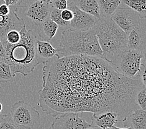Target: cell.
<instances>
[{"instance_id":"obj_17","label":"cell","mask_w":146,"mask_h":129,"mask_svg":"<svg viewBox=\"0 0 146 129\" xmlns=\"http://www.w3.org/2000/svg\"><path fill=\"white\" fill-rule=\"evenodd\" d=\"M72 2L81 11L100 18L99 6L96 0H73Z\"/></svg>"},{"instance_id":"obj_33","label":"cell","mask_w":146,"mask_h":129,"mask_svg":"<svg viewBox=\"0 0 146 129\" xmlns=\"http://www.w3.org/2000/svg\"><path fill=\"white\" fill-rule=\"evenodd\" d=\"M3 117H4V114H0V123H1V122L2 119H3Z\"/></svg>"},{"instance_id":"obj_15","label":"cell","mask_w":146,"mask_h":129,"mask_svg":"<svg viewBox=\"0 0 146 129\" xmlns=\"http://www.w3.org/2000/svg\"><path fill=\"white\" fill-rule=\"evenodd\" d=\"M36 48L38 57L43 64L55 57L57 54V49L54 48L49 42L41 40L38 38L36 40Z\"/></svg>"},{"instance_id":"obj_6","label":"cell","mask_w":146,"mask_h":129,"mask_svg":"<svg viewBox=\"0 0 146 129\" xmlns=\"http://www.w3.org/2000/svg\"><path fill=\"white\" fill-rule=\"evenodd\" d=\"M10 115L13 120L20 126L31 129L39 120L40 114L29 103L20 101L11 107Z\"/></svg>"},{"instance_id":"obj_14","label":"cell","mask_w":146,"mask_h":129,"mask_svg":"<svg viewBox=\"0 0 146 129\" xmlns=\"http://www.w3.org/2000/svg\"><path fill=\"white\" fill-rule=\"evenodd\" d=\"M58 27L56 23L50 18H48L39 26H37L36 31H34L38 39L41 40L49 42L55 37Z\"/></svg>"},{"instance_id":"obj_3","label":"cell","mask_w":146,"mask_h":129,"mask_svg":"<svg viewBox=\"0 0 146 129\" xmlns=\"http://www.w3.org/2000/svg\"><path fill=\"white\" fill-rule=\"evenodd\" d=\"M57 56L87 55L102 58V52L93 29L82 31L72 29L62 31Z\"/></svg>"},{"instance_id":"obj_9","label":"cell","mask_w":146,"mask_h":129,"mask_svg":"<svg viewBox=\"0 0 146 129\" xmlns=\"http://www.w3.org/2000/svg\"><path fill=\"white\" fill-rule=\"evenodd\" d=\"M79 113L64 112L58 115L51 124V129H87L92 126Z\"/></svg>"},{"instance_id":"obj_21","label":"cell","mask_w":146,"mask_h":129,"mask_svg":"<svg viewBox=\"0 0 146 129\" xmlns=\"http://www.w3.org/2000/svg\"><path fill=\"white\" fill-rule=\"evenodd\" d=\"M0 129H29L26 127L16 124L12 119L10 114H4L3 119L0 123Z\"/></svg>"},{"instance_id":"obj_32","label":"cell","mask_w":146,"mask_h":129,"mask_svg":"<svg viewBox=\"0 0 146 129\" xmlns=\"http://www.w3.org/2000/svg\"><path fill=\"white\" fill-rule=\"evenodd\" d=\"M3 110V104L1 103H0V114L1 113Z\"/></svg>"},{"instance_id":"obj_27","label":"cell","mask_w":146,"mask_h":129,"mask_svg":"<svg viewBox=\"0 0 146 129\" xmlns=\"http://www.w3.org/2000/svg\"><path fill=\"white\" fill-rule=\"evenodd\" d=\"M11 12V8L6 4L0 5V15L8 16Z\"/></svg>"},{"instance_id":"obj_30","label":"cell","mask_w":146,"mask_h":129,"mask_svg":"<svg viewBox=\"0 0 146 129\" xmlns=\"http://www.w3.org/2000/svg\"><path fill=\"white\" fill-rule=\"evenodd\" d=\"M110 129H134V128L132 127L131 126H129V127H126V128H120V127H118L115 126V125H114L113 127H111Z\"/></svg>"},{"instance_id":"obj_16","label":"cell","mask_w":146,"mask_h":129,"mask_svg":"<svg viewBox=\"0 0 146 129\" xmlns=\"http://www.w3.org/2000/svg\"><path fill=\"white\" fill-rule=\"evenodd\" d=\"M126 121H128L134 129H146L145 110L137 107L132 111Z\"/></svg>"},{"instance_id":"obj_22","label":"cell","mask_w":146,"mask_h":129,"mask_svg":"<svg viewBox=\"0 0 146 129\" xmlns=\"http://www.w3.org/2000/svg\"><path fill=\"white\" fill-rule=\"evenodd\" d=\"M15 78L9 65L5 62L0 61V80L1 81H10Z\"/></svg>"},{"instance_id":"obj_12","label":"cell","mask_w":146,"mask_h":129,"mask_svg":"<svg viewBox=\"0 0 146 129\" xmlns=\"http://www.w3.org/2000/svg\"><path fill=\"white\" fill-rule=\"evenodd\" d=\"M127 48L145 54L146 34L145 26L142 23L127 34Z\"/></svg>"},{"instance_id":"obj_36","label":"cell","mask_w":146,"mask_h":129,"mask_svg":"<svg viewBox=\"0 0 146 129\" xmlns=\"http://www.w3.org/2000/svg\"><path fill=\"white\" fill-rule=\"evenodd\" d=\"M67 1H68V3H70V2H72L73 0H67Z\"/></svg>"},{"instance_id":"obj_2","label":"cell","mask_w":146,"mask_h":129,"mask_svg":"<svg viewBox=\"0 0 146 129\" xmlns=\"http://www.w3.org/2000/svg\"><path fill=\"white\" fill-rule=\"evenodd\" d=\"M19 32L21 40L18 44L11 45L1 41L6 51L5 62L9 65L14 77L18 73L27 76L42 63L36 52L37 37L35 31L27 30L24 24Z\"/></svg>"},{"instance_id":"obj_35","label":"cell","mask_w":146,"mask_h":129,"mask_svg":"<svg viewBox=\"0 0 146 129\" xmlns=\"http://www.w3.org/2000/svg\"><path fill=\"white\" fill-rule=\"evenodd\" d=\"M1 89H2V88H1V85H0V92L1 91Z\"/></svg>"},{"instance_id":"obj_4","label":"cell","mask_w":146,"mask_h":129,"mask_svg":"<svg viewBox=\"0 0 146 129\" xmlns=\"http://www.w3.org/2000/svg\"><path fill=\"white\" fill-rule=\"evenodd\" d=\"M98 39L102 58L109 62L127 48V34L117 26L111 17H100L92 28Z\"/></svg>"},{"instance_id":"obj_18","label":"cell","mask_w":146,"mask_h":129,"mask_svg":"<svg viewBox=\"0 0 146 129\" xmlns=\"http://www.w3.org/2000/svg\"><path fill=\"white\" fill-rule=\"evenodd\" d=\"M98 3L100 17H111L119 8L121 0H96Z\"/></svg>"},{"instance_id":"obj_10","label":"cell","mask_w":146,"mask_h":129,"mask_svg":"<svg viewBox=\"0 0 146 129\" xmlns=\"http://www.w3.org/2000/svg\"><path fill=\"white\" fill-rule=\"evenodd\" d=\"M68 8L74 13V17L70 22V29L82 31L91 30L100 19L81 11L72 1L68 3Z\"/></svg>"},{"instance_id":"obj_31","label":"cell","mask_w":146,"mask_h":129,"mask_svg":"<svg viewBox=\"0 0 146 129\" xmlns=\"http://www.w3.org/2000/svg\"><path fill=\"white\" fill-rule=\"evenodd\" d=\"M36 1L43 2V3H47V4H50L52 0H36Z\"/></svg>"},{"instance_id":"obj_5","label":"cell","mask_w":146,"mask_h":129,"mask_svg":"<svg viewBox=\"0 0 146 129\" xmlns=\"http://www.w3.org/2000/svg\"><path fill=\"white\" fill-rule=\"evenodd\" d=\"M121 75L128 78L141 80V75L145 71V54L127 49L111 62Z\"/></svg>"},{"instance_id":"obj_28","label":"cell","mask_w":146,"mask_h":129,"mask_svg":"<svg viewBox=\"0 0 146 129\" xmlns=\"http://www.w3.org/2000/svg\"><path fill=\"white\" fill-rule=\"evenodd\" d=\"M5 2V4L8 5L9 7H15L18 8V6L22 1V0H3Z\"/></svg>"},{"instance_id":"obj_11","label":"cell","mask_w":146,"mask_h":129,"mask_svg":"<svg viewBox=\"0 0 146 129\" xmlns=\"http://www.w3.org/2000/svg\"><path fill=\"white\" fill-rule=\"evenodd\" d=\"M11 12L8 16L0 15V39L5 40L6 34L9 30H16L20 31L25 24L23 19L17 15V8L10 7Z\"/></svg>"},{"instance_id":"obj_1","label":"cell","mask_w":146,"mask_h":129,"mask_svg":"<svg viewBox=\"0 0 146 129\" xmlns=\"http://www.w3.org/2000/svg\"><path fill=\"white\" fill-rule=\"evenodd\" d=\"M42 79L38 104L46 114L112 111L121 122L138 107L135 95L144 85L121 75L104 58L87 55H55L44 63Z\"/></svg>"},{"instance_id":"obj_20","label":"cell","mask_w":146,"mask_h":129,"mask_svg":"<svg viewBox=\"0 0 146 129\" xmlns=\"http://www.w3.org/2000/svg\"><path fill=\"white\" fill-rule=\"evenodd\" d=\"M60 13V10L52 8L50 13L49 18L52 21H53L54 22L56 23L58 26V27H61V28L64 29V30L70 29V22L64 21L62 19Z\"/></svg>"},{"instance_id":"obj_29","label":"cell","mask_w":146,"mask_h":129,"mask_svg":"<svg viewBox=\"0 0 146 129\" xmlns=\"http://www.w3.org/2000/svg\"><path fill=\"white\" fill-rule=\"evenodd\" d=\"M6 60V51L4 45L0 39V61L5 62Z\"/></svg>"},{"instance_id":"obj_8","label":"cell","mask_w":146,"mask_h":129,"mask_svg":"<svg viewBox=\"0 0 146 129\" xmlns=\"http://www.w3.org/2000/svg\"><path fill=\"white\" fill-rule=\"evenodd\" d=\"M111 18L127 34L139 26L142 19L137 13L128 7H119L113 14Z\"/></svg>"},{"instance_id":"obj_25","label":"cell","mask_w":146,"mask_h":129,"mask_svg":"<svg viewBox=\"0 0 146 129\" xmlns=\"http://www.w3.org/2000/svg\"><path fill=\"white\" fill-rule=\"evenodd\" d=\"M67 0H52L50 5L52 8L58 10H64L68 8Z\"/></svg>"},{"instance_id":"obj_13","label":"cell","mask_w":146,"mask_h":129,"mask_svg":"<svg viewBox=\"0 0 146 129\" xmlns=\"http://www.w3.org/2000/svg\"><path fill=\"white\" fill-rule=\"evenodd\" d=\"M118 121L117 114L112 111L93 114L91 125L102 129H110Z\"/></svg>"},{"instance_id":"obj_26","label":"cell","mask_w":146,"mask_h":129,"mask_svg":"<svg viewBox=\"0 0 146 129\" xmlns=\"http://www.w3.org/2000/svg\"><path fill=\"white\" fill-rule=\"evenodd\" d=\"M60 15L62 19L67 22H70L74 17V13L68 8L62 10Z\"/></svg>"},{"instance_id":"obj_19","label":"cell","mask_w":146,"mask_h":129,"mask_svg":"<svg viewBox=\"0 0 146 129\" xmlns=\"http://www.w3.org/2000/svg\"><path fill=\"white\" fill-rule=\"evenodd\" d=\"M121 3L128 8L133 9L140 15L141 19H145L146 16L145 0H121Z\"/></svg>"},{"instance_id":"obj_7","label":"cell","mask_w":146,"mask_h":129,"mask_svg":"<svg viewBox=\"0 0 146 129\" xmlns=\"http://www.w3.org/2000/svg\"><path fill=\"white\" fill-rule=\"evenodd\" d=\"M19 7H26L25 15L36 27L49 18L50 13L52 8L50 4L36 0H22L17 8Z\"/></svg>"},{"instance_id":"obj_24","label":"cell","mask_w":146,"mask_h":129,"mask_svg":"<svg viewBox=\"0 0 146 129\" xmlns=\"http://www.w3.org/2000/svg\"><path fill=\"white\" fill-rule=\"evenodd\" d=\"M21 40L20 32L16 30H11L6 34L5 40L6 42L11 45H15L18 44ZM3 41V40H1Z\"/></svg>"},{"instance_id":"obj_34","label":"cell","mask_w":146,"mask_h":129,"mask_svg":"<svg viewBox=\"0 0 146 129\" xmlns=\"http://www.w3.org/2000/svg\"><path fill=\"white\" fill-rule=\"evenodd\" d=\"M87 129H95V127H93V126H91L90 127L88 128Z\"/></svg>"},{"instance_id":"obj_23","label":"cell","mask_w":146,"mask_h":129,"mask_svg":"<svg viewBox=\"0 0 146 129\" xmlns=\"http://www.w3.org/2000/svg\"><path fill=\"white\" fill-rule=\"evenodd\" d=\"M135 103L137 106L145 110L146 109V88L145 85H143L140 89L138 91L136 95H135Z\"/></svg>"}]
</instances>
